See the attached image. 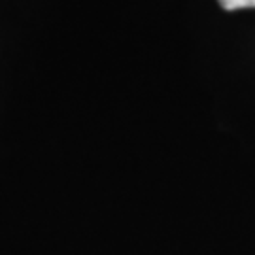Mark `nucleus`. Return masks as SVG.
Segmentation results:
<instances>
[{
  "mask_svg": "<svg viewBox=\"0 0 255 255\" xmlns=\"http://www.w3.org/2000/svg\"><path fill=\"white\" fill-rule=\"evenodd\" d=\"M221 8L227 11H235V9L244 8H255V0H218Z\"/></svg>",
  "mask_w": 255,
  "mask_h": 255,
  "instance_id": "1",
  "label": "nucleus"
}]
</instances>
